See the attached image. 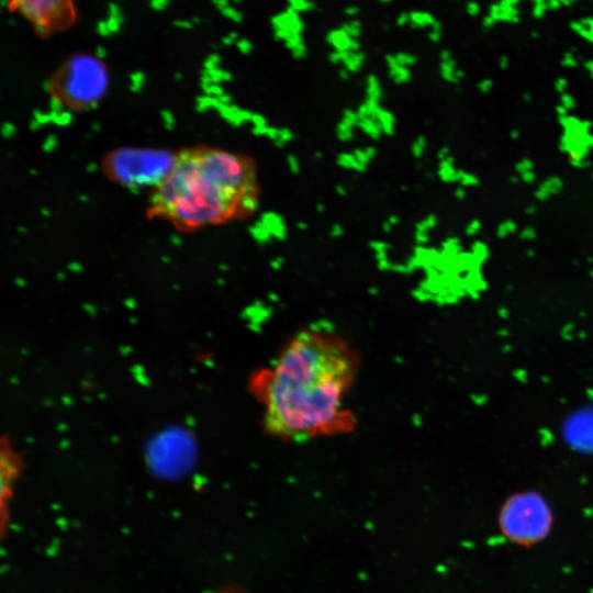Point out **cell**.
I'll return each instance as SVG.
<instances>
[{"mask_svg": "<svg viewBox=\"0 0 593 593\" xmlns=\"http://www.w3.org/2000/svg\"><path fill=\"white\" fill-rule=\"evenodd\" d=\"M353 374L342 339L324 329L299 333L258 382L266 427L296 440L343 430L350 423L345 399Z\"/></svg>", "mask_w": 593, "mask_h": 593, "instance_id": "1", "label": "cell"}, {"mask_svg": "<svg viewBox=\"0 0 593 593\" xmlns=\"http://www.w3.org/2000/svg\"><path fill=\"white\" fill-rule=\"evenodd\" d=\"M385 61L389 66L390 78L398 85L405 83L411 79L409 67L400 65L394 55L385 56Z\"/></svg>", "mask_w": 593, "mask_h": 593, "instance_id": "9", "label": "cell"}, {"mask_svg": "<svg viewBox=\"0 0 593 593\" xmlns=\"http://www.w3.org/2000/svg\"><path fill=\"white\" fill-rule=\"evenodd\" d=\"M415 240L418 245H424L428 242L429 235L427 232L415 231Z\"/></svg>", "mask_w": 593, "mask_h": 593, "instance_id": "32", "label": "cell"}, {"mask_svg": "<svg viewBox=\"0 0 593 593\" xmlns=\"http://www.w3.org/2000/svg\"><path fill=\"white\" fill-rule=\"evenodd\" d=\"M353 154L362 164L368 165L370 159L367 157L365 149L356 148Z\"/></svg>", "mask_w": 593, "mask_h": 593, "instance_id": "31", "label": "cell"}, {"mask_svg": "<svg viewBox=\"0 0 593 593\" xmlns=\"http://www.w3.org/2000/svg\"><path fill=\"white\" fill-rule=\"evenodd\" d=\"M410 23V15L407 13H402L398 18V25L402 26Z\"/></svg>", "mask_w": 593, "mask_h": 593, "instance_id": "37", "label": "cell"}, {"mask_svg": "<svg viewBox=\"0 0 593 593\" xmlns=\"http://www.w3.org/2000/svg\"><path fill=\"white\" fill-rule=\"evenodd\" d=\"M357 114H358L359 118L369 116V111H368V108H367L366 103H362L361 105H359V108L357 110Z\"/></svg>", "mask_w": 593, "mask_h": 593, "instance_id": "38", "label": "cell"}, {"mask_svg": "<svg viewBox=\"0 0 593 593\" xmlns=\"http://www.w3.org/2000/svg\"><path fill=\"white\" fill-rule=\"evenodd\" d=\"M409 15L412 26L422 27L430 23V16L425 12H411Z\"/></svg>", "mask_w": 593, "mask_h": 593, "instance_id": "18", "label": "cell"}, {"mask_svg": "<svg viewBox=\"0 0 593 593\" xmlns=\"http://www.w3.org/2000/svg\"><path fill=\"white\" fill-rule=\"evenodd\" d=\"M358 12V9L356 7H350L346 9V13L348 15H355Z\"/></svg>", "mask_w": 593, "mask_h": 593, "instance_id": "47", "label": "cell"}, {"mask_svg": "<svg viewBox=\"0 0 593 593\" xmlns=\"http://www.w3.org/2000/svg\"><path fill=\"white\" fill-rule=\"evenodd\" d=\"M327 42L336 51L357 52L359 48L358 42L350 37L343 29L328 33Z\"/></svg>", "mask_w": 593, "mask_h": 593, "instance_id": "8", "label": "cell"}, {"mask_svg": "<svg viewBox=\"0 0 593 593\" xmlns=\"http://www.w3.org/2000/svg\"><path fill=\"white\" fill-rule=\"evenodd\" d=\"M337 165L346 169H353L357 172H363L368 166L360 163L353 153L339 154L337 157Z\"/></svg>", "mask_w": 593, "mask_h": 593, "instance_id": "13", "label": "cell"}, {"mask_svg": "<svg viewBox=\"0 0 593 593\" xmlns=\"http://www.w3.org/2000/svg\"><path fill=\"white\" fill-rule=\"evenodd\" d=\"M249 231L251 236L260 244L270 242L272 237L271 233L261 221H258Z\"/></svg>", "mask_w": 593, "mask_h": 593, "instance_id": "17", "label": "cell"}, {"mask_svg": "<svg viewBox=\"0 0 593 593\" xmlns=\"http://www.w3.org/2000/svg\"><path fill=\"white\" fill-rule=\"evenodd\" d=\"M366 91L367 98L380 101L382 97V88L378 78L374 75L368 76Z\"/></svg>", "mask_w": 593, "mask_h": 593, "instance_id": "15", "label": "cell"}, {"mask_svg": "<svg viewBox=\"0 0 593 593\" xmlns=\"http://www.w3.org/2000/svg\"><path fill=\"white\" fill-rule=\"evenodd\" d=\"M448 153H449V149L447 147H443L439 152H438V158H440L441 160L446 159L448 156Z\"/></svg>", "mask_w": 593, "mask_h": 593, "instance_id": "40", "label": "cell"}, {"mask_svg": "<svg viewBox=\"0 0 593 593\" xmlns=\"http://www.w3.org/2000/svg\"><path fill=\"white\" fill-rule=\"evenodd\" d=\"M251 121L254 122L255 126H264L267 125L266 118L260 114H254L251 116Z\"/></svg>", "mask_w": 593, "mask_h": 593, "instance_id": "35", "label": "cell"}, {"mask_svg": "<svg viewBox=\"0 0 593 593\" xmlns=\"http://www.w3.org/2000/svg\"><path fill=\"white\" fill-rule=\"evenodd\" d=\"M338 74H339L340 79L343 80L349 79V71L346 68L340 69Z\"/></svg>", "mask_w": 593, "mask_h": 593, "instance_id": "43", "label": "cell"}, {"mask_svg": "<svg viewBox=\"0 0 593 593\" xmlns=\"http://www.w3.org/2000/svg\"><path fill=\"white\" fill-rule=\"evenodd\" d=\"M480 228V223L478 221H472L466 230L467 235L471 236L474 235L478 230Z\"/></svg>", "mask_w": 593, "mask_h": 593, "instance_id": "34", "label": "cell"}, {"mask_svg": "<svg viewBox=\"0 0 593 593\" xmlns=\"http://www.w3.org/2000/svg\"><path fill=\"white\" fill-rule=\"evenodd\" d=\"M455 195L457 199L459 200H462L466 195V192L462 188H458L456 191H455Z\"/></svg>", "mask_w": 593, "mask_h": 593, "instance_id": "45", "label": "cell"}, {"mask_svg": "<svg viewBox=\"0 0 593 593\" xmlns=\"http://www.w3.org/2000/svg\"><path fill=\"white\" fill-rule=\"evenodd\" d=\"M331 236L332 237H340L344 235V228L340 224H333L331 227Z\"/></svg>", "mask_w": 593, "mask_h": 593, "instance_id": "33", "label": "cell"}, {"mask_svg": "<svg viewBox=\"0 0 593 593\" xmlns=\"http://www.w3.org/2000/svg\"><path fill=\"white\" fill-rule=\"evenodd\" d=\"M359 121V116L357 112L346 109L343 112V119L342 122L348 125L349 127L354 128V126H357V123Z\"/></svg>", "mask_w": 593, "mask_h": 593, "instance_id": "22", "label": "cell"}, {"mask_svg": "<svg viewBox=\"0 0 593 593\" xmlns=\"http://www.w3.org/2000/svg\"><path fill=\"white\" fill-rule=\"evenodd\" d=\"M426 148V138L423 135L416 137L413 142L411 150L415 158H421Z\"/></svg>", "mask_w": 593, "mask_h": 593, "instance_id": "21", "label": "cell"}, {"mask_svg": "<svg viewBox=\"0 0 593 593\" xmlns=\"http://www.w3.org/2000/svg\"><path fill=\"white\" fill-rule=\"evenodd\" d=\"M380 269H389L391 267V264L388 259H382L379 261Z\"/></svg>", "mask_w": 593, "mask_h": 593, "instance_id": "44", "label": "cell"}, {"mask_svg": "<svg viewBox=\"0 0 593 593\" xmlns=\"http://www.w3.org/2000/svg\"><path fill=\"white\" fill-rule=\"evenodd\" d=\"M365 103H366V105L368 108L369 116L374 118L378 110L381 108L380 104H379V101L367 98Z\"/></svg>", "mask_w": 593, "mask_h": 593, "instance_id": "29", "label": "cell"}, {"mask_svg": "<svg viewBox=\"0 0 593 593\" xmlns=\"http://www.w3.org/2000/svg\"><path fill=\"white\" fill-rule=\"evenodd\" d=\"M454 159L451 157H447L446 159L441 160L439 165V177L445 182H452V181H459L460 178V170H456L452 166Z\"/></svg>", "mask_w": 593, "mask_h": 593, "instance_id": "12", "label": "cell"}, {"mask_svg": "<svg viewBox=\"0 0 593 593\" xmlns=\"http://www.w3.org/2000/svg\"><path fill=\"white\" fill-rule=\"evenodd\" d=\"M382 230L384 233H390L392 230V225L387 221L382 224Z\"/></svg>", "mask_w": 593, "mask_h": 593, "instance_id": "46", "label": "cell"}, {"mask_svg": "<svg viewBox=\"0 0 593 593\" xmlns=\"http://www.w3.org/2000/svg\"><path fill=\"white\" fill-rule=\"evenodd\" d=\"M287 164H288V167H289V170L293 174V175H296L300 172V163H299V159L290 154L287 156Z\"/></svg>", "mask_w": 593, "mask_h": 593, "instance_id": "27", "label": "cell"}, {"mask_svg": "<svg viewBox=\"0 0 593 593\" xmlns=\"http://www.w3.org/2000/svg\"><path fill=\"white\" fill-rule=\"evenodd\" d=\"M335 190H336L337 194H339L340 197H346L347 195V189L342 184L336 186Z\"/></svg>", "mask_w": 593, "mask_h": 593, "instance_id": "41", "label": "cell"}, {"mask_svg": "<svg viewBox=\"0 0 593 593\" xmlns=\"http://www.w3.org/2000/svg\"><path fill=\"white\" fill-rule=\"evenodd\" d=\"M177 154L157 148L121 147L108 154L103 170L113 181L130 188L158 187L172 170Z\"/></svg>", "mask_w": 593, "mask_h": 593, "instance_id": "4", "label": "cell"}, {"mask_svg": "<svg viewBox=\"0 0 593 593\" xmlns=\"http://www.w3.org/2000/svg\"><path fill=\"white\" fill-rule=\"evenodd\" d=\"M260 221L269 230L272 237L278 240H284L287 238V226L282 215L275 212H266L261 214Z\"/></svg>", "mask_w": 593, "mask_h": 593, "instance_id": "7", "label": "cell"}, {"mask_svg": "<svg viewBox=\"0 0 593 593\" xmlns=\"http://www.w3.org/2000/svg\"><path fill=\"white\" fill-rule=\"evenodd\" d=\"M388 222H389L392 226L398 225L399 222H400V217H399L398 215H394V214H393V215H390V216L388 217Z\"/></svg>", "mask_w": 593, "mask_h": 593, "instance_id": "42", "label": "cell"}, {"mask_svg": "<svg viewBox=\"0 0 593 593\" xmlns=\"http://www.w3.org/2000/svg\"><path fill=\"white\" fill-rule=\"evenodd\" d=\"M363 60L365 55L362 53L349 52L343 64L349 72H356L361 68Z\"/></svg>", "mask_w": 593, "mask_h": 593, "instance_id": "16", "label": "cell"}, {"mask_svg": "<svg viewBox=\"0 0 593 593\" xmlns=\"http://www.w3.org/2000/svg\"><path fill=\"white\" fill-rule=\"evenodd\" d=\"M459 181L463 186H473L478 182L477 178L473 175L463 172L462 170H460Z\"/></svg>", "mask_w": 593, "mask_h": 593, "instance_id": "28", "label": "cell"}, {"mask_svg": "<svg viewBox=\"0 0 593 593\" xmlns=\"http://www.w3.org/2000/svg\"><path fill=\"white\" fill-rule=\"evenodd\" d=\"M107 66L89 54H76L53 74L49 92L71 110H86L100 101L108 88Z\"/></svg>", "mask_w": 593, "mask_h": 593, "instance_id": "3", "label": "cell"}, {"mask_svg": "<svg viewBox=\"0 0 593 593\" xmlns=\"http://www.w3.org/2000/svg\"><path fill=\"white\" fill-rule=\"evenodd\" d=\"M437 224V219L434 214L428 215L422 222H418L415 226L416 231L428 232L434 228Z\"/></svg>", "mask_w": 593, "mask_h": 593, "instance_id": "23", "label": "cell"}, {"mask_svg": "<svg viewBox=\"0 0 593 593\" xmlns=\"http://www.w3.org/2000/svg\"><path fill=\"white\" fill-rule=\"evenodd\" d=\"M314 156H315V158H322L323 155H322L321 152H316Z\"/></svg>", "mask_w": 593, "mask_h": 593, "instance_id": "50", "label": "cell"}, {"mask_svg": "<svg viewBox=\"0 0 593 593\" xmlns=\"http://www.w3.org/2000/svg\"><path fill=\"white\" fill-rule=\"evenodd\" d=\"M343 30L353 38L361 33V25L358 21H351L343 26Z\"/></svg>", "mask_w": 593, "mask_h": 593, "instance_id": "25", "label": "cell"}, {"mask_svg": "<svg viewBox=\"0 0 593 593\" xmlns=\"http://www.w3.org/2000/svg\"><path fill=\"white\" fill-rule=\"evenodd\" d=\"M284 42L295 58H303L306 55V47L303 43L301 34H293Z\"/></svg>", "mask_w": 593, "mask_h": 593, "instance_id": "14", "label": "cell"}, {"mask_svg": "<svg viewBox=\"0 0 593 593\" xmlns=\"http://www.w3.org/2000/svg\"><path fill=\"white\" fill-rule=\"evenodd\" d=\"M315 210L318 212V213H324L325 212V205L323 203H316L315 205Z\"/></svg>", "mask_w": 593, "mask_h": 593, "instance_id": "48", "label": "cell"}, {"mask_svg": "<svg viewBox=\"0 0 593 593\" xmlns=\"http://www.w3.org/2000/svg\"><path fill=\"white\" fill-rule=\"evenodd\" d=\"M256 192L251 161L221 149L188 148L177 154L172 170L153 190L149 215L190 232L243 213V198Z\"/></svg>", "mask_w": 593, "mask_h": 593, "instance_id": "2", "label": "cell"}, {"mask_svg": "<svg viewBox=\"0 0 593 593\" xmlns=\"http://www.w3.org/2000/svg\"><path fill=\"white\" fill-rule=\"evenodd\" d=\"M268 125H264V126H255L254 128V133L258 136H264L266 135L267 136V132H268Z\"/></svg>", "mask_w": 593, "mask_h": 593, "instance_id": "36", "label": "cell"}, {"mask_svg": "<svg viewBox=\"0 0 593 593\" xmlns=\"http://www.w3.org/2000/svg\"><path fill=\"white\" fill-rule=\"evenodd\" d=\"M374 119L379 123L382 133L387 135H393L394 126H395V118L390 111L383 108H380L377 114L374 115Z\"/></svg>", "mask_w": 593, "mask_h": 593, "instance_id": "10", "label": "cell"}, {"mask_svg": "<svg viewBox=\"0 0 593 593\" xmlns=\"http://www.w3.org/2000/svg\"><path fill=\"white\" fill-rule=\"evenodd\" d=\"M357 126L372 139H378L382 133L379 123L372 116L359 118Z\"/></svg>", "mask_w": 593, "mask_h": 593, "instance_id": "11", "label": "cell"}, {"mask_svg": "<svg viewBox=\"0 0 593 593\" xmlns=\"http://www.w3.org/2000/svg\"><path fill=\"white\" fill-rule=\"evenodd\" d=\"M365 152H366L367 157H368L370 160H371V159L376 156V154H377L376 148L372 147V146L366 147V148H365Z\"/></svg>", "mask_w": 593, "mask_h": 593, "instance_id": "39", "label": "cell"}, {"mask_svg": "<svg viewBox=\"0 0 593 593\" xmlns=\"http://www.w3.org/2000/svg\"><path fill=\"white\" fill-rule=\"evenodd\" d=\"M503 535L513 542L530 546L551 529L552 513L546 499L536 491L517 492L503 503L499 515Z\"/></svg>", "mask_w": 593, "mask_h": 593, "instance_id": "5", "label": "cell"}, {"mask_svg": "<svg viewBox=\"0 0 593 593\" xmlns=\"http://www.w3.org/2000/svg\"><path fill=\"white\" fill-rule=\"evenodd\" d=\"M296 227H298L299 230H301V231H305V230H307V224H306L305 222H302V221H301V222H298V223H296Z\"/></svg>", "mask_w": 593, "mask_h": 593, "instance_id": "49", "label": "cell"}, {"mask_svg": "<svg viewBox=\"0 0 593 593\" xmlns=\"http://www.w3.org/2000/svg\"><path fill=\"white\" fill-rule=\"evenodd\" d=\"M379 1L387 4V3L391 2L392 0H379Z\"/></svg>", "mask_w": 593, "mask_h": 593, "instance_id": "51", "label": "cell"}, {"mask_svg": "<svg viewBox=\"0 0 593 593\" xmlns=\"http://www.w3.org/2000/svg\"><path fill=\"white\" fill-rule=\"evenodd\" d=\"M294 138V134L287 127L279 128L278 137L273 142L277 147H284V145Z\"/></svg>", "mask_w": 593, "mask_h": 593, "instance_id": "19", "label": "cell"}, {"mask_svg": "<svg viewBox=\"0 0 593 593\" xmlns=\"http://www.w3.org/2000/svg\"><path fill=\"white\" fill-rule=\"evenodd\" d=\"M9 9L20 13L41 36L65 31L76 20L74 0H9Z\"/></svg>", "mask_w": 593, "mask_h": 593, "instance_id": "6", "label": "cell"}, {"mask_svg": "<svg viewBox=\"0 0 593 593\" xmlns=\"http://www.w3.org/2000/svg\"><path fill=\"white\" fill-rule=\"evenodd\" d=\"M369 246L377 253V251H387L391 246L382 240H372L370 242Z\"/></svg>", "mask_w": 593, "mask_h": 593, "instance_id": "30", "label": "cell"}, {"mask_svg": "<svg viewBox=\"0 0 593 593\" xmlns=\"http://www.w3.org/2000/svg\"><path fill=\"white\" fill-rule=\"evenodd\" d=\"M394 56L396 61L405 67L413 66L416 61V57L409 53H398Z\"/></svg>", "mask_w": 593, "mask_h": 593, "instance_id": "26", "label": "cell"}, {"mask_svg": "<svg viewBox=\"0 0 593 593\" xmlns=\"http://www.w3.org/2000/svg\"><path fill=\"white\" fill-rule=\"evenodd\" d=\"M336 134L338 139L343 142H348L354 138L353 128L343 123L342 121L337 124Z\"/></svg>", "mask_w": 593, "mask_h": 593, "instance_id": "20", "label": "cell"}, {"mask_svg": "<svg viewBox=\"0 0 593 593\" xmlns=\"http://www.w3.org/2000/svg\"><path fill=\"white\" fill-rule=\"evenodd\" d=\"M290 9L294 12H302L310 10L313 7V3L309 0H288Z\"/></svg>", "mask_w": 593, "mask_h": 593, "instance_id": "24", "label": "cell"}]
</instances>
